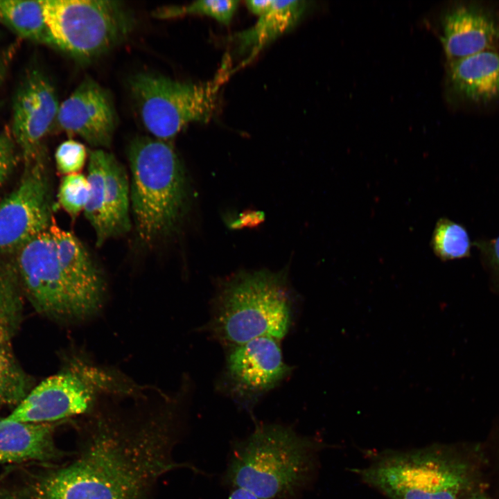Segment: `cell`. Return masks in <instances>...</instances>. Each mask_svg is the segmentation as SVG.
Instances as JSON below:
<instances>
[{
  "label": "cell",
  "mask_w": 499,
  "mask_h": 499,
  "mask_svg": "<svg viewBox=\"0 0 499 499\" xmlns=\"http://www.w3.org/2000/svg\"><path fill=\"white\" fill-rule=\"evenodd\" d=\"M56 121L62 130L91 146L107 148L114 134L116 115L106 91L86 79L59 106Z\"/></svg>",
  "instance_id": "cell-14"
},
{
  "label": "cell",
  "mask_w": 499,
  "mask_h": 499,
  "mask_svg": "<svg viewBox=\"0 0 499 499\" xmlns=\"http://www.w3.org/2000/svg\"><path fill=\"white\" fill-rule=\"evenodd\" d=\"M177 416L169 410L137 423L98 419L73 460L40 480L37 499H150L167 472L198 471L173 458L181 435Z\"/></svg>",
  "instance_id": "cell-1"
},
{
  "label": "cell",
  "mask_w": 499,
  "mask_h": 499,
  "mask_svg": "<svg viewBox=\"0 0 499 499\" xmlns=\"http://www.w3.org/2000/svg\"><path fill=\"white\" fill-rule=\"evenodd\" d=\"M24 297L12 254L0 261V347L11 344L20 327Z\"/></svg>",
  "instance_id": "cell-20"
},
{
  "label": "cell",
  "mask_w": 499,
  "mask_h": 499,
  "mask_svg": "<svg viewBox=\"0 0 499 499\" xmlns=\"http://www.w3.org/2000/svg\"><path fill=\"white\" fill-rule=\"evenodd\" d=\"M221 82H182L141 73L130 82L141 121L155 138L167 141L192 122L207 123L215 114Z\"/></svg>",
  "instance_id": "cell-7"
},
{
  "label": "cell",
  "mask_w": 499,
  "mask_h": 499,
  "mask_svg": "<svg viewBox=\"0 0 499 499\" xmlns=\"http://www.w3.org/2000/svg\"><path fill=\"white\" fill-rule=\"evenodd\" d=\"M248 9L259 16L256 24L237 35L240 50L254 55L292 28L306 9L304 1H246Z\"/></svg>",
  "instance_id": "cell-17"
},
{
  "label": "cell",
  "mask_w": 499,
  "mask_h": 499,
  "mask_svg": "<svg viewBox=\"0 0 499 499\" xmlns=\"http://www.w3.org/2000/svg\"><path fill=\"white\" fill-rule=\"evenodd\" d=\"M13 256L24 297L39 313L68 320L98 310L62 269L49 230L28 241Z\"/></svg>",
  "instance_id": "cell-8"
},
{
  "label": "cell",
  "mask_w": 499,
  "mask_h": 499,
  "mask_svg": "<svg viewBox=\"0 0 499 499\" xmlns=\"http://www.w3.org/2000/svg\"><path fill=\"white\" fill-rule=\"evenodd\" d=\"M33 387L32 378L17 360L11 344L0 347V407H17Z\"/></svg>",
  "instance_id": "cell-22"
},
{
  "label": "cell",
  "mask_w": 499,
  "mask_h": 499,
  "mask_svg": "<svg viewBox=\"0 0 499 499\" xmlns=\"http://www.w3.org/2000/svg\"><path fill=\"white\" fill-rule=\"evenodd\" d=\"M449 76L454 89L479 101L499 97V54L480 52L450 62Z\"/></svg>",
  "instance_id": "cell-19"
},
{
  "label": "cell",
  "mask_w": 499,
  "mask_h": 499,
  "mask_svg": "<svg viewBox=\"0 0 499 499\" xmlns=\"http://www.w3.org/2000/svg\"><path fill=\"white\" fill-rule=\"evenodd\" d=\"M87 177L89 191L84 213L100 247L130 229V183L123 166L103 149L90 151Z\"/></svg>",
  "instance_id": "cell-11"
},
{
  "label": "cell",
  "mask_w": 499,
  "mask_h": 499,
  "mask_svg": "<svg viewBox=\"0 0 499 499\" xmlns=\"http://www.w3.org/2000/svg\"><path fill=\"white\" fill-rule=\"evenodd\" d=\"M55 157L58 170L67 175L81 170L87 159V150L81 143L67 140L58 147Z\"/></svg>",
  "instance_id": "cell-26"
},
{
  "label": "cell",
  "mask_w": 499,
  "mask_h": 499,
  "mask_svg": "<svg viewBox=\"0 0 499 499\" xmlns=\"http://www.w3.org/2000/svg\"><path fill=\"white\" fill-rule=\"evenodd\" d=\"M60 265L74 284L100 306L105 291L103 277L83 244L72 233L60 228L53 218L49 229Z\"/></svg>",
  "instance_id": "cell-18"
},
{
  "label": "cell",
  "mask_w": 499,
  "mask_h": 499,
  "mask_svg": "<svg viewBox=\"0 0 499 499\" xmlns=\"http://www.w3.org/2000/svg\"><path fill=\"white\" fill-rule=\"evenodd\" d=\"M358 473L389 499H459L468 482L462 461L436 446L383 453Z\"/></svg>",
  "instance_id": "cell-5"
},
{
  "label": "cell",
  "mask_w": 499,
  "mask_h": 499,
  "mask_svg": "<svg viewBox=\"0 0 499 499\" xmlns=\"http://www.w3.org/2000/svg\"><path fill=\"white\" fill-rule=\"evenodd\" d=\"M130 203L139 240L151 245L173 234L185 213L187 183L171 145L149 137L135 139L128 150Z\"/></svg>",
  "instance_id": "cell-3"
},
{
  "label": "cell",
  "mask_w": 499,
  "mask_h": 499,
  "mask_svg": "<svg viewBox=\"0 0 499 499\" xmlns=\"http://www.w3.org/2000/svg\"><path fill=\"white\" fill-rule=\"evenodd\" d=\"M323 444L280 423L256 424L230 444L220 483L259 499H301L314 482Z\"/></svg>",
  "instance_id": "cell-2"
},
{
  "label": "cell",
  "mask_w": 499,
  "mask_h": 499,
  "mask_svg": "<svg viewBox=\"0 0 499 499\" xmlns=\"http://www.w3.org/2000/svg\"><path fill=\"white\" fill-rule=\"evenodd\" d=\"M450 62L492 50L499 41V26L490 17L469 7H459L444 18L441 39Z\"/></svg>",
  "instance_id": "cell-15"
},
{
  "label": "cell",
  "mask_w": 499,
  "mask_h": 499,
  "mask_svg": "<svg viewBox=\"0 0 499 499\" xmlns=\"http://www.w3.org/2000/svg\"><path fill=\"white\" fill-rule=\"evenodd\" d=\"M430 245L434 254L442 261L466 257L471 250L466 230L461 225L444 218L436 223Z\"/></svg>",
  "instance_id": "cell-23"
},
{
  "label": "cell",
  "mask_w": 499,
  "mask_h": 499,
  "mask_svg": "<svg viewBox=\"0 0 499 499\" xmlns=\"http://www.w3.org/2000/svg\"><path fill=\"white\" fill-rule=\"evenodd\" d=\"M0 21L22 37L51 44L41 1H0Z\"/></svg>",
  "instance_id": "cell-21"
},
{
  "label": "cell",
  "mask_w": 499,
  "mask_h": 499,
  "mask_svg": "<svg viewBox=\"0 0 499 499\" xmlns=\"http://www.w3.org/2000/svg\"><path fill=\"white\" fill-rule=\"evenodd\" d=\"M470 499H489L487 497L482 496V495H476Z\"/></svg>",
  "instance_id": "cell-31"
},
{
  "label": "cell",
  "mask_w": 499,
  "mask_h": 499,
  "mask_svg": "<svg viewBox=\"0 0 499 499\" xmlns=\"http://www.w3.org/2000/svg\"><path fill=\"white\" fill-rule=\"evenodd\" d=\"M55 423H31L0 418V463L47 462L62 456L53 433Z\"/></svg>",
  "instance_id": "cell-16"
},
{
  "label": "cell",
  "mask_w": 499,
  "mask_h": 499,
  "mask_svg": "<svg viewBox=\"0 0 499 499\" xmlns=\"http://www.w3.org/2000/svg\"><path fill=\"white\" fill-rule=\"evenodd\" d=\"M485 249L489 255L491 263L499 271V236L490 241Z\"/></svg>",
  "instance_id": "cell-28"
},
{
  "label": "cell",
  "mask_w": 499,
  "mask_h": 499,
  "mask_svg": "<svg viewBox=\"0 0 499 499\" xmlns=\"http://www.w3.org/2000/svg\"><path fill=\"white\" fill-rule=\"evenodd\" d=\"M51 184L44 155L25 163L17 186L0 202V254H14L53 220Z\"/></svg>",
  "instance_id": "cell-10"
},
{
  "label": "cell",
  "mask_w": 499,
  "mask_h": 499,
  "mask_svg": "<svg viewBox=\"0 0 499 499\" xmlns=\"http://www.w3.org/2000/svg\"><path fill=\"white\" fill-rule=\"evenodd\" d=\"M238 4V1H199L184 6L159 8L154 12V16L161 19H168L186 15H204L227 25L231 22Z\"/></svg>",
  "instance_id": "cell-24"
},
{
  "label": "cell",
  "mask_w": 499,
  "mask_h": 499,
  "mask_svg": "<svg viewBox=\"0 0 499 499\" xmlns=\"http://www.w3.org/2000/svg\"><path fill=\"white\" fill-rule=\"evenodd\" d=\"M16 161L15 145L7 135L0 134V186L11 173Z\"/></svg>",
  "instance_id": "cell-27"
},
{
  "label": "cell",
  "mask_w": 499,
  "mask_h": 499,
  "mask_svg": "<svg viewBox=\"0 0 499 499\" xmlns=\"http://www.w3.org/2000/svg\"><path fill=\"white\" fill-rule=\"evenodd\" d=\"M290 372L283 360L279 340L264 336L230 347L223 382L231 396L251 411L265 393Z\"/></svg>",
  "instance_id": "cell-12"
},
{
  "label": "cell",
  "mask_w": 499,
  "mask_h": 499,
  "mask_svg": "<svg viewBox=\"0 0 499 499\" xmlns=\"http://www.w3.org/2000/svg\"><path fill=\"white\" fill-rule=\"evenodd\" d=\"M89 191L87 177L80 173L65 175L58 191L60 206L72 217H76L86 206Z\"/></svg>",
  "instance_id": "cell-25"
},
{
  "label": "cell",
  "mask_w": 499,
  "mask_h": 499,
  "mask_svg": "<svg viewBox=\"0 0 499 499\" xmlns=\"http://www.w3.org/2000/svg\"><path fill=\"white\" fill-rule=\"evenodd\" d=\"M59 105L55 90L41 73L23 80L13 104L12 132L24 163L40 156L42 140L56 120Z\"/></svg>",
  "instance_id": "cell-13"
},
{
  "label": "cell",
  "mask_w": 499,
  "mask_h": 499,
  "mask_svg": "<svg viewBox=\"0 0 499 499\" xmlns=\"http://www.w3.org/2000/svg\"><path fill=\"white\" fill-rule=\"evenodd\" d=\"M41 3L51 44L78 59L105 53L132 28V17L119 1L44 0Z\"/></svg>",
  "instance_id": "cell-6"
},
{
  "label": "cell",
  "mask_w": 499,
  "mask_h": 499,
  "mask_svg": "<svg viewBox=\"0 0 499 499\" xmlns=\"http://www.w3.org/2000/svg\"><path fill=\"white\" fill-rule=\"evenodd\" d=\"M227 499H259L250 492L243 489H233L229 490Z\"/></svg>",
  "instance_id": "cell-29"
},
{
  "label": "cell",
  "mask_w": 499,
  "mask_h": 499,
  "mask_svg": "<svg viewBox=\"0 0 499 499\" xmlns=\"http://www.w3.org/2000/svg\"><path fill=\"white\" fill-rule=\"evenodd\" d=\"M112 377L97 368L72 363L35 386L6 417L31 423H55L88 412L99 391L112 388Z\"/></svg>",
  "instance_id": "cell-9"
},
{
  "label": "cell",
  "mask_w": 499,
  "mask_h": 499,
  "mask_svg": "<svg viewBox=\"0 0 499 499\" xmlns=\"http://www.w3.org/2000/svg\"><path fill=\"white\" fill-rule=\"evenodd\" d=\"M283 272H245L225 282L207 329L229 348L269 336L282 339L292 320V300Z\"/></svg>",
  "instance_id": "cell-4"
},
{
  "label": "cell",
  "mask_w": 499,
  "mask_h": 499,
  "mask_svg": "<svg viewBox=\"0 0 499 499\" xmlns=\"http://www.w3.org/2000/svg\"><path fill=\"white\" fill-rule=\"evenodd\" d=\"M0 499H21L17 496L0 493Z\"/></svg>",
  "instance_id": "cell-30"
}]
</instances>
